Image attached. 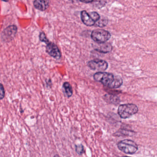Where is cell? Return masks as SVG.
Returning <instances> with one entry per match:
<instances>
[{
    "instance_id": "cell-1",
    "label": "cell",
    "mask_w": 157,
    "mask_h": 157,
    "mask_svg": "<svg viewBox=\"0 0 157 157\" xmlns=\"http://www.w3.org/2000/svg\"><path fill=\"white\" fill-rule=\"evenodd\" d=\"M93 78L95 81L101 83L109 88H119L123 84V80L119 76L114 75L111 73L99 72L94 74Z\"/></svg>"
},
{
    "instance_id": "cell-2",
    "label": "cell",
    "mask_w": 157,
    "mask_h": 157,
    "mask_svg": "<svg viewBox=\"0 0 157 157\" xmlns=\"http://www.w3.org/2000/svg\"><path fill=\"white\" fill-rule=\"evenodd\" d=\"M138 111V108L135 104H122L118 108V113L121 119H126L136 114Z\"/></svg>"
},
{
    "instance_id": "cell-3",
    "label": "cell",
    "mask_w": 157,
    "mask_h": 157,
    "mask_svg": "<svg viewBox=\"0 0 157 157\" xmlns=\"http://www.w3.org/2000/svg\"><path fill=\"white\" fill-rule=\"evenodd\" d=\"M117 147L119 150L127 155H133L138 149L137 144L133 141L128 139L120 141L117 144Z\"/></svg>"
},
{
    "instance_id": "cell-4",
    "label": "cell",
    "mask_w": 157,
    "mask_h": 157,
    "mask_svg": "<svg viewBox=\"0 0 157 157\" xmlns=\"http://www.w3.org/2000/svg\"><path fill=\"white\" fill-rule=\"evenodd\" d=\"M91 37L97 43L107 42L110 39L111 34L109 32L102 29H97L91 32Z\"/></svg>"
},
{
    "instance_id": "cell-5",
    "label": "cell",
    "mask_w": 157,
    "mask_h": 157,
    "mask_svg": "<svg viewBox=\"0 0 157 157\" xmlns=\"http://www.w3.org/2000/svg\"><path fill=\"white\" fill-rule=\"evenodd\" d=\"M87 65L93 71L104 72L108 69L109 64L104 60L97 59L89 61L87 63Z\"/></svg>"
},
{
    "instance_id": "cell-6",
    "label": "cell",
    "mask_w": 157,
    "mask_h": 157,
    "mask_svg": "<svg viewBox=\"0 0 157 157\" xmlns=\"http://www.w3.org/2000/svg\"><path fill=\"white\" fill-rule=\"evenodd\" d=\"M46 51L49 55L56 60H59L61 53L59 47L53 42H49L46 46Z\"/></svg>"
},
{
    "instance_id": "cell-7",
    "label": "cell",
    "mask_w": 157,
    "mask_h": 157,
    "mask_svg": "<svg viewBox=\"0 0 157 157\" xmlns=\"http://www.w3.org/2000/svg\"><path fill=\"white\" fill-rule=\"evenodd\" d=\"M17 31V27L16 26H9L3 31L2 38L4 41H11L13 38Z\"/></svg>"
},
{
    "instance_id": "cell-8",
    "label": "cell",
    "mask_w": 157,
    "mask_h": 157,
    "mask_svg": "<svg viewBox=\"0 0 157 157\" xmlns=\"http://www.w3.org/2000/svg\"><path fill=\"white\" fill-rule=\"evenodd\" d=\"M94 50L101 53H107L111 52L113 47L111 44L108 42H102V43H97L92 45Z\"/></svg>"
},
{
    "instance_id": "cell-9",
    "label": "cell",
    "mask_w": 157,
    "mask_h": 157,
    "mask_svg": "<svg viewBox=\"0 0 157 157\" xmlns=\"http://www.w3.org/2000/svg\"><path fill=\"white\" fill-rule=\"evenodd\" d=\"M81 20L86 26H94L95 22L91 18L89 13L86 11H81L80 13Z\"/></svg>"
},
{
    "instance_id": "cell-10",
    "label": "cell",
    "mask_w": 157,
    "mask_h": 157,
    "mask_svg": "<svg viewBox=\"0 0 157 157\" xmlns=\"http://www.w3.org/2000/svg\"><path fill=\"white\" fill-rule=\"evenodd\" d=\"M34 5L36 9L44 11L48 8L49 0H35Z\"/></svg>"
},
{
    "instance_id": "cell-11",
    "label": "cell",
    "mask_w": 157,
    "mask_h": 157,
    "mask_svg": "<svg viewBox=\"0 0 157 157\" xmlns=\"http://www.w3.org/2000/svg\"><path fill=\"white\" fill-rule=\"evenodd\" d=\"M63 89L64 95L67 97L70 98L72 96L73 89L71 85L69 82H64L63 84Z\"/></svg>"
},
{
    "instance_id": "cell-12",
    "label": "cell",
    "mask_w": 157,
    "mask_h": 157,
    "mask_svg": "<svg viewBox=\"0 0 157 157\" xmlns=\"http://www.w3.org/2000/svg\"><path fill=\"white\" fill-rule=\"evenodd\" d=\"M104 99L107 102L111 104L118 105L120 102V98L114 95H106L104 96Z\"/></svg>"
},
{
    "instance_id": "cell-13",
    "label": "cell",
    "mask_w": 157,
    "mask_h": 157,
    "mask_svg": "<svg viewBox=\"0 0 157 157\" xmlns=\"http://www.w3.org/2000/svg\"><path fill=\"white\" fill-rule=\"evenodd\" d=\"M108 24V19L105 17H101L99 20L95 22L94 26L96 27H103L107 26Z\"/></svg>"
},
{
    "instance_id": "cell-14",
    "label": "cell",
    "mask_w": 157,
    "mask_h": 157,
    "mask_svg": "<svg viewBox=\"0 0 157 157\" xmlns=\"http://www.w3.org/2000/svg\"><path fill=\"white\" fill-rule=\"evenodd\" d=\"M75 152L79 155H82L84 152V147L81 144L75 145Z\"/></svg>"
},
{
    "instance_id": "cell-15",
    "label": "cell",
    "mask_w": 157,
    "mask_h": 157,
    "mask_svg": "<svg viewBox=\"0 0 157 157\" xmlns=\"http://www.w3.org/2000/svg\"><path fill=\"white\" fill-rule=\"evenodd\" d=\"M89 14L91 18H92L95 22L98 21V20H99L101 17L100 15L96 12H90V13H89Z\"/></svg>"
},
{
    "instance_id": "cell-16",
    "label": "cell",
    "mask_w": 157,
    "mask_h": 157,
    "mask_svg": "<svg viewBox=\"0 0 157 157\" xmlns=\"http://www.w3.org/2000/svg\"><path fill=\"white\" fill-rule=\"evenodd\" d=\"M39 38L40 41L42 42H45L46 44L49 42V41L48 39V38L46 37L45 33L43 32H40L39 35Z\"/></svg>"
},
{
    "instance_id": "cell-17",
    "label": "cell",
    "mask_w": 157,
    "mask_h": 157,
    "mask_svg": "<svg viewBox=\"0 0 157 157\" xmlns=\"http://www.w3.org/2000/svg\"><path fill=\"white\" fill-rule=\"evenodd\" d=\"M5 95L4 88L2 84H0V100H2L4 98Z\"/></svg>"
},
{
    "instance_id": "cell-18",
    "label": "cell",
    "mask_w": 157,
    "mask_h": 157,
    "mask_svg": "<svg viewBox=\"0 0 157 157\" xmlns=\"http://www.w3.org/2000/svg\"><path fill=\"white\" fill-rule=\"evenodd\" d=\"M79 1L85 3H89L92 2L94 0H79Z\"/></svg>"
},
{
    "instance_id": "cell-19",
    "label": "cell",
    "mask_w": 157,
    "mask_h": 157,
    "mask_svg": "<svg viewBox=\"0 0 157 157\" xmlns=\"http://www.w3.org/2000/svg\"><path fill=\"white\" fill-rule=\"evenodd\" d=\"M2 1H5V2H8L9 0H2Z\"/></svg>"
}]
</instances>
